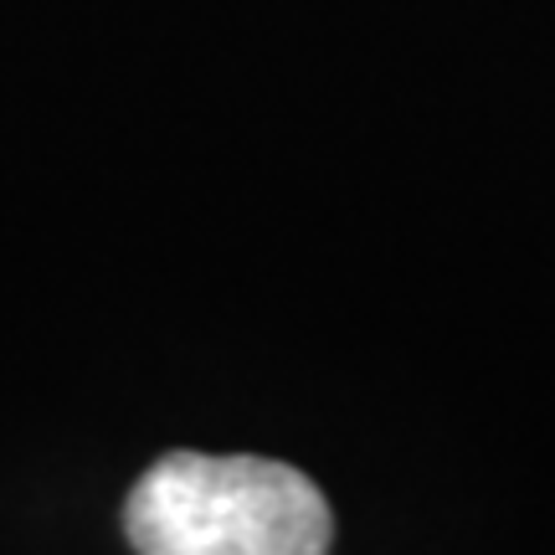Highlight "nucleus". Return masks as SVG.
Masks as SVG:
<instances>
[{
	"label": "nucleus",
	"mask_w": 555,
	"mask_h": 555,
	"mask_svg": "<svg viewBox=\"0 0 555 555\" xmlns=\"http://www.w3.org/2000/svg\"><path fill=\"white\" fill-rule=\"evenodd\" d=\"M124 530L150 555H319L335 519L288 463L170 453L134 483Z\"/></svg>",
	"instance_id": "1"
}]
</instances>
